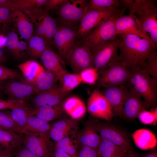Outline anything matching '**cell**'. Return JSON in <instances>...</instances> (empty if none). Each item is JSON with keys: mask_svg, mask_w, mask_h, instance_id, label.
<instances>
[{"mask_svg": "<svg viewBox=\"0 0 157 157\" xmlns=\"http://www.w3.org/2000/svg\"><path fill=\"white\" fill-rule=\"evenodd\" d=\"M118 35V61L130 71L141 69L148 58L156 51L151 42L146 39L130 34Z\"/></svg>", "mask_w": 157, "mask_h": 157, "instance_id": "1", "label": "cell"}, {"mask_svg": "<svg viewBox=\"0 0 157 157\" xmlns=\"http://www.w3.org/2000/svg\"><path fill=\"white\" fill-rule=\"evenodd\" d=\"M129 14L133 16L142 29L149 35L151 43L157 46V7L151 0H120Z\"/></svg>", "mask_w": 157, "mask_h": 157, "instance_id": "2", "label": "cell"}, {"mask_svg": "<svg viewBox=\"0 0 157 157\" xmlns=\"http://www.w3.org/2000/svg\"><path fill=\"white\" fill-rule=\"evenodd\" d=\"M130 71L126 85L143 99L149 108L156 106L157 100V81L141 69Z\"/></svg>", "mask_w": 157, "mask_h": 157, "instance_id": "3", "label": "cell"}, {"mask_svg": "<svg viewBox=\"0 0 157 157\" xmlns=\"http://www.w3.org/2000/svg\"><path fill=\"white\" fill-rule=\"evenodd\" d=\"M117 18L103 21L80 40L76 42L87 47L92 53L106 42L115 39L117 36L115 25Z\"/></svg>", "mask_w": 157, "mask_h": 157, "instance_id": "4", "label": "cell"}, {"mask_svg": "<svg viewBox=\"0 0 157 157\" xmlns=\"http://www.w3.org/2000/svg\"><path fill=\"white\" fill-rule=\"evenodd\" d=\"M125 12L106 8H87L76 31V42L95 28L103 21L117 18Z\"/></svg>", "mask_w": 157, "mask_h": 157, "instance_id": "5", "label": "cell"}, {"mask_svg": "<svg viewBox=\"0 0 157 157\" xmlns=\"http://www.w3.org/2000/svg\"><path fill=\"white\" fill-rule=\"evenodd\" d=\"M88 1L65 0L56 11L59 24L77 30L87 8Z\"/></svg>", "mask_w": 157, "mask_h": 157, "instance_id": "6", "label": "cell"}, {"mask_svg": "<svg viewBox=\"0 0 157 157\" xmlns=\"http://www.w3.org/2000/svg\"><path fill=\"white\" fill-rule=\"evenodd\" d=\"M97 81L99 88L125 85L130 76V71L119 61L99 73Z\"/></svg>", "mask_w": 157, "mask_h": 157, "instance_id": "7", "label": "cell"}, {"mask_svg": "<svg viewBox=\"0 0 157 157\" xmlns=\"http://www.w3.org/2000/svg\"><path fill=\"white\" fill-rule=\"evenodd\" d=\"M119 42L118 35L115 39L106 42L92 54V67L99 73L118 61Z\"/></svg>", "mask_w": 157, "mask_h": 157, "instance_id": "8", "label": "cell"}, {"mask_svg": "<svg viewBox=\"0 0 157 157\" xmlns=\"http://www.w3.org/2000/svg\"><path fill=\"white\" fill-rule=\"evenodd\" d=\"M92 53L87 47L76 42L63 61L75 73L79 74L84 69L92 67Z\"/></svg>", "mask_w": 157, "mask_h": 157, "instance_id": "9", "label": "cell"}, {"mask_svg": "<svg viewBox=\"0 0 157 157\" xmlns=\"http://www.w3.org/2000/svg\"><path fill=\"white\" fill-rule=\"evenodd\" d=\"M89 122L102 138L128 150H131L129 138L123 130L105 122Z\"/></svg>", "mask_w": 157, "mask_h": 157, "instance_id": "10", "label": "cell"}, {"mask_svg": "<svg viewBox=\"0 0 157 157\" xmlns=\"http://www.w3.org/2000/svg\"><path fill=\"white\" fill-rule=\"evenodd\" d=\"M87 108L89 114L95 118L109 121L114 116L110 104L98 89L88 98Z\"/></svg>", "mask_w": 157, "mask_h": 157, "instance_id": "11", "label": "cell"}, {"mask_svg": "<svg viewBox=\"0 0 157 157\" xmlns=\"http://www.w3.org/2000/svg\"><path fill=\"white\" fill-rule=\"evenodd\" d=\"M77 30L74 28L59 24L52 43L57 49L58 55L63 61L76 43Z\"/></svg>", "mask_w": 157, "mask_h": 157, "instance_id": "12", "label": "cell"}, {"mask_svg": "<svg viewBox=\"0 0 157 157\" xmlns=\"http://www.w3.org/2000/svg\"><path fill=\"white\" fill-rule=\"evenodd\" d=\"M23 147L38 157H49L52 143L49 135L23 134Z\"/></svg>", "mask_w": 157, "mask_h": 157, "instance_id": "13", "label": "cell"}, {"mask_svg": "<svg viewBox=\"0 0 157 157\" xmlns=\"http://www.w3.org/2000/svg\"><path fill=\"white\" fill-rule=\"evenodd\" d=\"M3 88L4 93L10 99L26 101L38 93L30 84L24 81H4Z\"/></svg>", "mask_w": 157, "mask_h": 157, "instance_id": "14", "label": "cell"}, {"mask_svg": "<svg viewBox=\"0 0 157 157\" xmlns=\"http://www.w3.org/2000/svg\"><path fill=\"white\" fill-rule=\"evenodd\" d=\"M103 88L101 92L110 104L114 115L122 117L124 103L128 91L126 84Z\"/></svg>", "mask_w": 157, "mask_h": 157, "instance_id": "15", "label": "cell"}, {"mask_svg": "<svg viewBox=\"0 0 157 157\" xmlns=\"http://www.w3.org/2000/svg\"><path fill=\"white\" fill-rule=\"evenodd\" d=\"M15 8L24 13L35 24L47 13L42 7L47 0H12Z\"/></svg>", "mask_w": 157, "mask_h": 157, "instance_id": "16", "label": "cell"}, {"mask_svg": "<svg viewBox=\"0 0 157 157\" xmlns=\"http://www.w3.org/2000/svg\"><path fill=\"white\" fill-rule=\"evenodd\" d=\"M67 94V93L63 92L59 85H56L50 90L35 95L32 99V104L34 108L44 105H60Z\"/></svg>", "mask_w": 157, "mask_h": 157, "instance_id": "17", "label": "cell"}, {"mask_svg": "<svg viewBox=\"0 0 157 157\" xmlns=\"http://www.w3.org/2000/svg\"><path fill=\"white\" fill-rule=\"evenodd\" d=\"M115 25L117 35L133 34L146 39L151 42L149 35L142 29L135 18L129 14H124L117 18Z\"/></svg>", "mask_w": 157, "mask_h": 157, "instance_id": "18", "label": "cell"}, {"mask_svg": "<svg viewBox=\"0 0 157 157\" xmlns=\"http://www.w3.org/2000/svg\"><path fill=\"white\" fill-rule=\"evenodd\" d=\"M148 108L140 96L128 88L124 103L122 117L130 120L135 119L141 111Z\"/></svg>", "mask_w": 157, "mask_h": 157, "instance_id": "19", "label": "cell"}, {"mask_svg": "<svg viewBox=\"0 0 157 157\" xmlns=\"http://www.w3.org/2000/svg\"><path fill=\"white\" fill-rule=\"evenodd\" d=\"M46 69L53 74L59 81L63 75L68 72L63 67V60L48 45L40 58Z\"/></svg>", "mask_w": 157, "mask_h": 157, "instance_id": "20", "label": "cell"}, {"mask_svg": "<svg viewBox=\"0 0 157 157\" xmlns=\"http://www.w3.org/2000/svg\"><path fill=\"white\" fill-rule=\"evenodd\" d=\"M77 129L75 120L71 118L61 119L51 126L49 138L56 142L68 135L77 133Z\"/></svg>", "mask_w": 157, "mask_h": 157, "instance_id": "21", "label": "cell"}, {"mask_svg": "<svg viewBox=\"0 0 157 157\" xmlns=\"http://www.w3.org/2000/svg\"><path fill=\"white\" fill-rule=\"evenodd\" d=\"M62 108L64 111L74 120L83 117L86 111V106L78 97L72 96L67 98L62 102Z\"/></svg>", "mask_w": 157, "mask_h": 157, "instance_id": "22", "label": "cell"}, {"mask_svg": "<svg viewBox=\"0 0 157 157\" xmlns=\"http://www.w3.org/2000/svg\"><path fill=\"white\" fill-rule=\"evenodd\" d=\"M77 136L79 147L86 146L96 149L98 148L101 138L90 122L78 132Z\"/></svg>", "mask_w": 157, "mask_h": 157, "instance_id": "23", "label": "cell"}, {"mask_svg": "<svg viewBox=\"0 0 157 157\" xmlns=\"http://www.w3.org/2000/svg\"><path fill=\"white\" fill-rule=\"evenodd\" d=\"M12 12L13 22L21 37L26 40H29L33 36L32 23L29 21L28 17L21 11L15 8Z\"/></svg>", "mask_w": 157, "mask_h": 157, "instance_id": "24", "label": "cell"}, {"mask_svg": "<svg viewBox=\"0 0 157 157\" xmlns=\"http://www.w3.org/2000/svg\"><path fill=\"white\" fill-rule=\"evenodd\" d=\"M134 142L138 148L143 150L153 149L156 146V138L150 130L140 129L134 132L132 135Z\"/></svg>", "mask_w": 157, "mask_h": 157, "instance_id": "25", "label": "cell"}, {"mask_svg": "<svg viewBox=\"0 0 157 157\" xmlns=\"http://www.w3.org/2000/svg\"><path fill=\"white\" fill-rule=\"evenodd\" d=\"M58 81L55 76L50 71L45 69L40 73L33 81L27 82L31 85L37 93L50 90L57 85Z\"/></svg>", "mask_w": 157, "mask_h": 157, "instance_id": "26", "label": "cell"}, {"mask_svg": "<svg viewBox=\"0 0 157 157\" xmlns=\"http://www.w3.org/2000/svg\"><path fill=\"white\" fill-rule=\"evenodd\" d=\"M23 134L0 129V147L10 152L22 147Z\"/></svg>", "mask_w": 157, "mask_h": 157, "instance_id": "27", "label": "cell"}, {"mask_svg": "<svg viewBox=\"0 0 157 157\" xmlns=\"http://www.w3.org/2000/svg\"><path fill=\"white\" fill-rule=\"evenodd\" d=\"M64 112L61 106L44 105L34 108L33 116L47 122L61 117Z\"/></svg>", "mask_w": 157, "mask_h": 157, "instance_id": "28", "label": "cell"}, {"mask_svg": "<svg viewBox=\"0 0 157 157\" xmlns=\"http://www.w3.org/2000/svg\"><path fill=\"white\" fill-rule=\"evenodd\" d=\"M33 108L29 106L19 107L11 110V117L15 123L20 134L25 132L26 128L29 117L33 115Z\"/></svg>", "mask_w": 157, "mask_h": 157, "instance_id": "29", "label": "cell"}, {"mask_svg": "<svg viewBox=\"0 0 157 157\" xmlns=\"http://www.w3.org/2000/svg\"><path fill=\"white\" fill-rule=\"evenodd\" d=\"M8 42L6 47L16 59H22L25 57L24 51L27 44L26 42L19 41L17 34L14 31H10L6 35Z\"/></svg>", "mask_w": 157, "mask_h": 157, "instance_id": "30", "label": "cell"}, {"mask_svg": "<svg viewBox=\"0 0 157 157\" xmlns=\"http://www.w3.org/2000/svg\"><path fill=\"white\" fill-rule=\"evenodd\" d=\"M97 149L100 157H124L128 151L101 138Z\"/></svg>", "mask_w": 157, "mask_h": 157, "instance_id": "31", "label": "cell"}, {"mask_svg": "<svg viewBox=\"0 0 157 157\" xmlns=\"http://www.w3.org/2000/svg\"><path fill=\"white\" fill-rule=\"evenodd\" d=\"M77 133L68 135L56 142L55 148L62 151L72 157H77L79 147Z\"/></svg>", "mask_w": 157, "mask_h": 157, "instance_id": "32", "label": "cell"}, {"mask_svg": "<svg viewBox=\"0 0 157 157\" xmlns=\"http://www.w3.org/2000/svg\"><path fill=\"white\" fill-rule=\"evenodd\" d=\"M18 67L25 78L22 81L27 82L33 81L40 73L45 69L38 62L34 60L23 63L18 65Z\"/></svg>", "mask_w": 157, "mask_h": 157, "instance_id": "33", "label": "cell"}, {"mask_svg": "<svg viewBox=\"0 0 157 157\" xmlns=\"http://www.w3.org/2000/svg\"><path fill=\"white\" fill-rule=\"evenodd\" d=\"M51 127L48 122L35 116H30L28 119L24 133L49 135Z\"/></svg>", "mask_w": 157, "mask_h": 157, "instance_id": "34", "label": "cell"}, {"mask_svg": "<svg viewBox=\"0 0 157 157\" xmlns=\"http://www.w3.org/2000/svg\"><path fill=\"white\" fill-rule=\"evenodd\" d=\"M48 44L42 37L37 35L33 36L29 40L27 46V54L32 59L40 58Z\"/></svg>", "mask_w": 157, "mask_h": 157, "instance_id": "35", "label": "cell"}, {"mask_svg": "<svg viewBox=\"0 0 157 157\" xmlns=\"http://www.w3.org/2000/svg\"><path fill=\"white\" fill-rule=\"evenodd\" d=\"M59 81V86L66 93L74 89L82 82L79 74L68 72L63 75Z\"/></svg>", "mask_w": 157, "mask_h": 157, "instance_id": "36", "label": "cell"}, {"mask_svg": "<svg viewBox=\"0 0 157 157\" xmlns=\"http://www.w3.org/2000/svg\"><path fill=\"white\" fill-rule=\"evenodd\" d=\"M88 8H106L125 12L126 9L118 0H90L88 1Z\"/></svg>", "mask_w": 157, "mask_h": 157, "instance_id": "37", "label": "cell"}, {"mask_svg": "<svg viewBox=\"0 0 157 157\" xmlns=\"http://www.w3.org/2000/svg\"><path fill=\"white\" fill-rule=\"evenodd\" d=\"M43 25L45 34V40L48 44L52 43L54 36L58 26L57 20L46 13L43 17Z\"/></svg>", "mask_w": 157, "mask_h": 157, "instance_id": "38", "label": "cell"}, {"mask_svg": "<svg viewBox=\"0 0 157 157\" xmlns=\"http://www.w3.org/2000/svg\"><path fill=\"white\" fill-rule=\"evenodd\" d=\"M2 110H0V129L19 133L11 117L10 111Z\"/></svg>", "mask_w": 157, "mask_h": 157, "instance_id": "39", "label": "cell"}, {"mask_svg": "<svg viewBox=\"0 0 157 157\" xmlns=\"http://www.w3.org/2000/svg\"><path fill=\"white\" fill-rule=\"evenodd\" d=\"M157 81V53L155 51L146 60L141 69Z\"/></svg>", "mask_w": 157, "mask_h": 157, "instance_id": "40", "label": "cell"}, {"mask_svg": "<svg viewBox=\"0 0 157 157\" xmlns=\"http://www.w3.org/2000/svg\"><path fill=\"white\" fill-rule=\"evenodd\" d=\"M79 74L82 82L90 85H94L97 82L99 75L98 70L92 67L84 69Z\"/></svg>", "mask_w": 157, "mask_h": 157, "instance_id": "41", "label": "cell"}, {"mask_svg": "<svg viewBox=\"0 0 157 157\" xmlns=\"http://www.w3.org/2000/svg\"><path fill=\"white\" fill-rule=\"evenodd\" d=\"M140 121L145 125H156L157 123V108L151 111L146 110L141 111L138 117Z\"/></svg>", "mask_w": 157, "mask_h": 157, "instance_id": "42", "label": "cell"}, {"mask_svg": "<svg viewBox=\"0 0 157 157\" xmlns=\"http://www.w3.org/2000/svg\"><path fill=\"white\" fill-rule=\"evenodd\" d=\"M27 106H29V105L26 101L0 99V110L7 109L11 110L18 108Z\"/></svg>", "mask_w": 157, "mask_h": 157, "instance_id": "43", "label": "cell"}, {"mask_svg": "<svg viewBox=\"0 0 157 157\" xmlns=\"http://www.w3.org/2000/svg\"><path fill=\"white\" fill-rule=\"evenodd\" d=\"M19 76L17 71L0 64V81L13 79Z\"/></svg>", "mask_w": 157, "mask_h": 157, "instance_id": "44", "label": "cell"}, {"mask_svg": "<svg viewBox=\"0 0 157 157\" xmlns=\"http://www.w3.org/2000/svg\"><path fill=\"white\" fill-rule=\"evenodd\" d=\"M13 22L12 11L5 7L0 8V24H9Z\"/></svg>", "mask_w": 157, "mask_h": 157, "instance_id": "45", "label": "cell"}, {"mask_svg": "<svg viewBox=\"0 0 157 157\" xmlns=\"http://www.w3.org/2000/svg\"><path fill=\"white\" fill-rule=\"evenodd\" d=\"M97 149L86 146H80L77 157H98Z\"/></svg>", "mask_w": 157, "mask_h": 157, "instance_id": "46", "label": "cell"}, {"mask_svg": "<svg viewBox=\"0 0 157 157\" xmlns=\"http://www.w3.org/2000/svg\"><path fill=\"white\" fill-rule=\"evenodd\" d=\"M65 0H47L44 10L48 12L49 10H57Z\"/></svg>", "mask_w": 157, "mask_h": 157, "instance_id": "47", "label": "cell"}, {"mask_svg": "<svg viewBox=\"0 0 157 157\" xmlns=\"http://www.w3.org/2000/svg\"><path fill=\"white\" fill-rule=\"evenodd\" d=\"M14 157H38L33 154L24 147L15 150L13 153Z\"/></svg>", "mask_w": 157, "mask_h": 157, "instance_id": "48", "label": "cell"}, {"mask_svg": "<svg viewBox=\"0 0 157 157\" xmlns=\"http://www.w3.org/2000/svg\"><path fill=\"white\" fill-rule=\"evenodd\" d=\"M43 18V17L41 20L38 21L35 24L36 27L37 35L45 40V34Z\"/></svg>", "mask_w": 157, "mask_h": 157, "instance_id": "49", "label": "cell"}, {"mask_svg": "<svg viewBox=\"0 0 157 157\" xmlns=\"http://www.w3.org/2000/svg\"><path fill=\"white\" fill-rule=\"evenodd\" d=\"M49 157H72L68 154L62 151L57 149L55 148L52 152Z\"/></svg>", "mask_w": 157, "mask_h": 157, "instance_id": "50", "label": "cell"}, {"mask_svg": "<svg viewBox=\"0 0 157 157\" xmlns=\"http://www.w3.org/2000/svg\"><path fill=\"white\" fill-rule=\"evenodd\" d=\"M1 7L6 8L12 11L15 9L12 0H0V8Z\"/></svg>", "mask_w": 157, "mask_h": 157, "instance_id": "51", "label": "cell"}, {"mask_svg": "<svg viewBox=\"0 0 157 157\" xmlns=\"http://www.w3.org/2000/svg\"><path fill=\"white\" fill-rule=\"evenodd\" d=\"M7 42V36L2 34H0V48H3L6 47Z\"/></svg>", "mask_w": 157, "mask_h": 157, "instance_id": "52", "label": "cell"}, {"mask_svg": "<svg viewBox=\"0 0 157 157\" xmlns=\"http://www.w3.org/2000/svg\"><path fill=\"white\" fill-rule=\"evenodd\" d=\"M0 157H14L11 152L0 147Z\"/></svg>", "mask_w": 157, "mask_h": 157, "instance_id": "53", "label": "cell"}, {"mask_svg": "<svg viewBox=\"0 0 157 157\" xmlns=\"http://www.w3.org/2000/svg\"><path fill=\"white\" fill-rule=\"evenodd\" d=\"M6 58L5 57L3 48H0V64L6 63Z\"/></svg>", "mask_w": 157, "mask_h": 157, "instance_id": "54", "label": "cell"}, {"mask_svg": "<svg viewBox=\"0 0 157 157\" xmlns=\"http://www.w3.org/2000/svg\"><path fill=\"white\" fill-rule=\"evenodd\" d=\"M124 157H139L131 150H128Z\"/></svg>", "mask_w": 157, "mask_h": 157, "instance_id": "55", "label": "cell"}, {"mask_svg": "<svg viewBox=\"0 0 157 157\" xmlns=\"http://www.w3.org/2000/svg\"><path fill=\"white\" fill-rule=\"evenodd\" d=\"M3 81H0V99H3L4 94L3 88Z\"/></svg>", "mask_w": 157, "mask_h": 157, "instance_id": "56", "label": "cell"}, {"mask_svg": "<svg viewBox=\"0 0 157 157\" xmlns=\"http://www.w3.org/2000/svg\"><path fill=\"white\" fill-rule=\"evenodd\" d=\"M144 157H157V153L156 151H153L147 154Z\"/></svg>", "mask_w": 157, "mask_h": 157, "instance_id": "57", "label": "cell"}, {"mask_svg": "<svg viewBox=\"0 0 157 157\" xmlns=\"http://www.w3.org/2000/svg\"><path fill=\"white\" fill-rule=\"evenodd\" d=\"M98 157H100L99 156Z\"/></svg>", "mask_w": 157, "mask_h": 157, "instance_id": "58", "label": "cell"}]
</instances>
